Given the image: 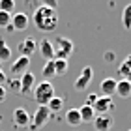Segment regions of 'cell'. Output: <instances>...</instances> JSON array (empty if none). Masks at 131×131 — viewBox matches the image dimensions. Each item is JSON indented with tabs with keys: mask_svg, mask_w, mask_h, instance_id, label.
<instances>
[{
	"mask_svg": "<svg viewBox=\"0 0 131 131\" xmlns=\"http://www.w3.org/2000/svg\"><path fill=\"white\" fill-rule=\"evenodd\" d=\"M6 84H8V88H6V92H19L21 90V82H19V79H8L6 81Z\"/></svg>",
	"mask_w": 131,
	"mask_h": 131,
	"instance_id": "obj_25",
	"label": "cell"
},
{
	"mask_svg": "<svg viewBox=\"0 0 131 131\" xmlns=\"http://www.w3.org/2000/svg\"><path fill=\"white\" fill-rule=\"evenodd\" d=\"M118 73L122 75V79H126V77L131 73V56H127L126 60L120 64V68H118Z\"/></svg>",
	"mask_w": 131,
	"mask_h": 131,
	"instance_id": "obj_22",
	"label": "cell"
},
{
	"mask_svg": "<svg viewBox=\"0 0 131 131\" xmlns=\"http://www.w3.org/2000/svg\"><path fill=\"white\" fill-rule=\"evenodd\" d=\"M122 26L126 30H131V4H127L122 11Z\"/></svg>",
	"mask_w": 131,
	"mask_h": 131,
	"instance_id": "obj_20",
	"label": "cell"
},
{
	"mask_svg": "<svg viewBox=\"0 0 131 131\" xmlns=\"http://www.w3.org/2000/svg\"><path fill=\"white\" fill-rule=\"evenodd\" d=\"M92 77H94V69H92V66H86L84 69L81 71V75L75 79V90H79V92H82V90H86L88 88V84H90V81H92Z\"/></svg>",
	"mask_w": 131,
	"mask_h": 131,
	"instance_id": "obj_5",
	"label": "cell"
},
{
	"mask_svg": "<svg viewBox=\"0 0 131 131\" xmlns=\"http://www.w3.org/2000/svg\"><path fill=\"white\" fill-rule=\"evenodd\" d=\"M52 62H54V73L56 75L68 73V60H52Z\"/></svg>",
	"mask_w": 131,
	"mask_h": 131,
	"instance_id": "obj_23",
	"label": "cell"
},
{
	"mask_svg": "<svg viewBox=\"0 0 131 131\" xmlns=\"http://www.w3.org/2000/svg\"><path fill=\"white\" fill-rule=\"evenodd\" d=\"M41 6H45V8H51V9H56L58 6V0H39Z\"/></svg>",
	"mask_w": 131,
	"mask_h": 131,
	"instance_id": "obj_27",
	"label": "cell"
},
{
	"mask_svg": "<svg viewBox=\"0 0 131 131\" xmlns=\"http://www.w3.org/2000/svg\"><path fill=\"white\" fill-rule=\"evenodd\" d=\"M114 94H116L118 97H122V99H127V97L131 96V82H129L127 79L118 81V82H116V90H114Z\"/></svg>",
	"mask_w": 131,
	"mask_h": 131,
	"instance_id": "obj_15",
	"label": "cell"
},
{
	"mask_svg": "<svg viewBox=\"0 0 131 131\" xmlns=\"http://www.w3.org/2000/svg\"><path fill=\"white\" fill-rule=\"evenodd\" d=\"M79 114H81V122H94V118H96V112L90 105H82L79 109Z\"/></svg>",
	"mask_w": 131,
	"mask_h": 131,
	"instance_id": "obj_17",
	"label": "cell"
},
{
	"mask_svg": "<svg viewBox=\"0 0 131 131\" xmlns=\"http://www.w3.org/2000/svg\"><path fill=\"white\" fill-rule=\"evenodd\" d=\"M38 49H39V54L45 58V60H52L54 56V47H52L51 39H41L38 43Z\"/></svg>",
	"mask_w": 131,
	"mask_h": 131,
	"instance_id": "obj_13",
	"label": "cell"
},
{
	"mask_svg": "<svg viewBox=\"0 0 131 131\" xmlns=\"http://www.w3.org/2000/svg\"><path fill=\"white\" fill-rule=\"evenodd\" d=\"M129 131H131V129H129Z\"/></svg>",
	"mask_w": 131,
	"mask_h": 131,
	"instance_id": "obj_33",
	"label": "cell"
},
{
	"mask_svg": "<svg viewBox=\"0 0 131 131\" xmlns=\"http://www.w3.org/2000/svg\"><path fill=\"white\" fill-rule=\"evenodd\" d=\"M32 97H34L36 103H38V107H47L51 97H54V86H52L49 81L39 82V84L32 90Z\"/></svg>",
	"mask_w": 131,
	"mask_h": 131,
	"instance_id": "obj_2",
	"label": "cell"
},
{
	"mask_svg": "<svg viewBox=\"0 0 131 131\" xmlns=\"http://www.w3.org/2000/svg\"><path fill=\"white\" fill-rule=\"evenodd\" d=\"M126 79H127V81H129V82H131V73H129V75H127V77H126Z\"/></svg>",
	"mask_w": 131,
	"mask_h": 131,
	"instance_id": "obj_32",
	"label": "cell"
},
{
	"mask_svg": "<svg viewBox=\"0 0 131 131\" xmlns=\"http://www.w3.org/2000/svg\"><path fill=\"white\" fill-rule=\"evenodd\" d=\"M6 81H8V79H6V73H4L2 69H0V86H2L4 82H6Z\"/></svg>",
	"mask_w": 131,
	"mask_h": 131,
	"instance_id": "obj_31",
	"label": "cell"
},
{
	"mask_svg": "<svg viewBox=\"0 0 131 131\" xmlns=\"http://www.w3.org/2000/svg\"><path fill=\"white\" fill-rule=\"evenodd\" d=\"M54 56H52V60H68V58L73 54V41L68 39L66 36H58L54 39Z\"/></svg>",
	"mask_w": 131,
	"mask_h": 131,
	"instance_id": "obj_3",
	"label": "cell"
},
{
	"mask_svg": "<svg viewBox=\"0 0 131 131\" xmlns=\"http://www.w3.org/2000/svg\"><path fill=\"white\" fill-rule=\"evenodd\" d=\"M114 58H116L114 52H111V51H109V52H105V60H107V62H114Z\"/></svg>",
	"mask_w": 131,
	"mask_h": 131,
	"instance_id": "obj_30",
	"label": "cell"
},
{
	"mask_svg": "<svg viewBox=\"0 0 131 131\" xmlns=\"http://www.w3.org/2000/svg\"><path fill=\"white\" fill-rule=\"evenodd\" d=\"M11 58V49L6 43V39H0V62H6Z\"/></svg>",
	"mask_w": 131,
	"mask_h": 131,
	"instance_id": "obj_21",
	"label": "cell"
},
{
	"mask_svg": "<svg viewBox=\"0 0 131 131\" xmlns=\"http://www.w3.org/2000/svg\"><path fill=\"white\" fill-rule=\"evenodd\" d=\"M66 122H68V126H71V127L81 126V114H79V109H69L68 112H66Z\"/></svg>",
	"mask_w": 131,
	"mask_h": 131,
	"instance_id": "obj_16",
	"label": "cell"
},
{
	"mask_svg": "<svg viewBox=\"0 0 131 131\" xmlns=\"http://www.w3.org/2000/svg\"><path fill=\"white\" fill-rule=\"evenodd\" d=\"M92 109H94L96 114H111V111H114V103H112L111 97L99 96L96 99V103L92 105Z\"/></svg>",
	"mask_w": 131,
	"mask_h": 131,
	"instance_id": "obj_6",
	"label": "cell"
},
{
	"mask_svg": "<svg viewBox=\"0 0 131 131\" xmlns=\"http://www.w3.org/2000/svg\"><path fill=\"white\" fill-rule=\"evenodd\" d=\"M116 79L114 77H105L103 81H101V84H99V90L101 94H103L105 97H111V96H114V90H116Z\"/></svg>",
	"mask_w": 131,
	"mask_h": 131,
	"instance_id": "obj_12",
	"label": "cell"
},
{
	"mask_svg": "<svg viewBox=\"0 0 131 131\" xmlns=\"http://www.w3.org/2000/svg\"><path fill=\"white\" fill-rule=\"evenodd\" d=\"M19 56H25V58H30L34 52H36V49H38V43H36V39H32V38H26V39H23L21 43H19Z\"/></svg>",
	"mask_w": 131,
	"mask_h": 131,
	"instance_id": "obj_10",
	"label": "cell"
},
{
	"mask_svg": "<svg viewBox=\"0 0 131 131\" xmlns=\"http://www.w3.org/2000/svg\"><path fill=\"white\" fill-rule=\"evenodd\" d=\"M97 97H99V96H96V94H90V96L86 97V103H84V105H90V107H92L94 103H96V99H97Z\"/></svg>",
	"mask_w": 131,
	"mask_h": 131,
	"instance_id": "obj_28",
	"label": "cell"
},
{
	"mask_svg": "<svg viewBox=\"0 0 131 131\" xmlns=\"http://www.w3.org/2000/svg\"><path fill=\"white\" fill-rule=\"evenodd\" d=\"M19 82H21V90H19V94H21V96H30L32 90H34V84H36V75L30 73V71H26L25 75H21Z\"/></svg>",
	"mask_w": 131,
	"mask_h": 131,
	"instance_id": "obj_7",
	"label": "cell"
},
{
	"mask_svg": "<svg viewBox=\"0 0 131 131\" xmlns=\"http://www.w3.org/2000/svg\"><path fill=\"white\" fill-rule=\"evenodd\" d=\"M28 66H30V58H25V56H19L17 60L11 64V75H15V77H19V75H25L26 71H28Z\"/></svg>",
	"mask_w": 131,
	"mask_h": 131,
	"instance_id": "obj_11",
	"label": "cell"
},
{
	"mask_svg": "<svg viewBox=\"0 0 131 131\" xmlns=\"http://www.w3.org/2000/svg\"><path fill=\"white\" fill-rule=\"evenodd\" d=\"M41 75H43L45 81H49L51 77H54V75H56V73H54V62H52V60H47L45 66H43V69H41Z\"/></svg>",
	"mask_w": 131,
	"mask_h": 131,
	"instance_id": "obj_19",
	"label": "cell"
},
{
	"mask_svg": "<svg viewBox=\"0 0 131 131\" xmlns=\"http://www.w3.org/2000/svg\"><path fill=\"white\" fill-rule=\"evenodd\" d=\"M6 96H8L6 86H0V103H4V101H6Z\"/></svg>",
	"mask_w": 131,
	"mask_h": 131,
	"instance_id": "obj_29",
	"label": "cell"
},
{
	"mask_svg": "<svg viewBox=\"0 0 131 131\" xmlns=\"http://www.w3.org/2000/svg\"><path fill=\"white\" fill-rule=\"evenodd\" d=\"M92 124L96 131H111L112 126H114V120H112L111 114H96Z\"/></svg>",
	"mask_w": 131,
	"mask_h": 131,
	"instance_id": "obj_8",
	"label": "cell"
},
{
	"mask_svg": "<svg viewBox=\"0 0 131 131\" xmlns=\"http://www.w3.org/2000/svg\"><path fill=\"white\" fill-rule=\"evenodd\" d=\"M62 107H64V99L62 97H51V101L47 103V109H49V112H58V111H62Z\"/></svg>",
	"mask_w": 131,
	"mask_h": 131,
	"instance_id": "obj_18",
	"label": "cell"
},
{
	"mask_svg": "<svg viewBox=\"0 0 131 131\" xmlns=\"http://www.w3.org/2000/svg\"><path fill=\"white\" fill-rule=\"evenodd\" d=\"M11 25V13H6V11H0V28H6Z\"/></svg>",
	"mask_w": 131,
	"mask_h": 131,
	"instance_id": "obj_26",
	"label": "cell"
},
{
	"mask_svg": "<svg viewBox=\"0 0 131 131\" xmlns=\"http://www.w3.org/2000/svg\"><path fill=\"white\" fill-rule=\"evenodd\" d=\"M28 17L26 13H15V15H11V26H13V30H26L28 28Z\"/></svg>",
	"mask_w": 131,
	"mask_h": 131,
	"instance_id": "obj_14",
	"label": "cell"
},
{
	"mask_svg": "<svg viewBox=\"0 0 131 131\" xmlns=\"http://www.w3.org/2000/svg\"><path fill=\"white\" fill-rule=\"evenodd\" d=\"M13 9H15V0H0V11L13 13Z\"/></svg>",
	"mask_w": 131,
	"mask_h": 131,
	"instance_id": "obj_24",
	"label": "cell"
},
{
	"mask_svg": "<svg viewBox=\"0 0 131 131\" xmlns=\"http://www.w3.org/2000/svg\"><path fill=\"white\" fill-rule=\"evenodd\" d=\"M49 118H51L49 109H47V107H38L36 112H34V116L30 118V126L28 127H30V131H39L47 122H49Z\"/></svg>",
	"mask_w": 131,
	"mask_h": 131,
	"instance_id": "obj_4",
	"label": "cell"
},
{
	"mask_svg": "<svg viewBox=\"0 0 131 131\" xmlns=\"http://www.w3.org/2000/svg\"><path fill=\"white\" fill-rule=\"evenodd\" d=\"M32 23L39 32H52L58 26V11L51 9V8H45V6H38L34 9Z\"/></svg>",
	"mask_w": 131,
	"mask_h": 131,
	"instance_id": "obj_1",
	"label": "cell"
},
{
	"mask_svg": "<svg viewBox=\"0 0 131 131\" xmlns=\"http://www.w3.org/2000/svg\"><path fill=\"white\" fill-rule=\"evenodd\" d=\"M13 124L17 127H28L30 126V114L25 107H17L13 109Z\"/></svg>",
	"mask_w": 131,
	"mask_h": 131,
	"instance_id": "obj_9",
	"label": "cell"
}]
</instances>
